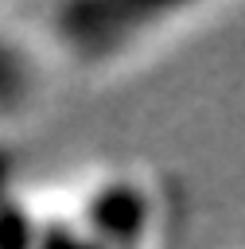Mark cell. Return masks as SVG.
Listing matches in <instances>:
<instances>
[{
    "instance_id": "7a4b0ae2",
    "label": "cell",
    "mask_w": 245,
    "mask_h": 249,
    "mask_svg": "<svg viewBox=\"0 0 245 249\" xmlns=\"http://www.w3.org/2000/svg\"><path fill=\"white\" fill-rule=\"evenodd\" d=\"M175 12L179 8H156V4H58L51 8V35L78 62L97 66L121 54L148 23H159L163 16Z\"/></svg>"
},
{
    "instance_id": "277c9868",
    "label": "cell",
    "mask_w": 245,
    "mask_h": 249,
    "mask_svg": "<svg viewBox=\"0 0 245 249\" xmlns=\"http://www.w3.org/2000/svg\"><path fill=\"white\" fill-rule=\"evenodd\" d=\"M12 191H16V187H12V152L0 144V202H4Z\"/></svg>"
},
{
    "instance_id": "6da1fadb",
    "label": "cell",
    "mask_w": 245,
    "mask_h": 249,
    "mask_svg": "<svg viewBox=\"0 0 245 249\" xmlns=\"http://www.w3.org/2000/svg\"><path fill=\"white\" fill-rule=\"evenodd\" d=\"M58 206L105 249H144L156 226V198L132 175H93Z\"/></svg>"
},
{
    "instance_id": "3957f363",
    "label": "cell",
    "mask_w": 245,
    "mask_h": 249,
    "mask_svg": "<svg viewBox=\"0 0 245 249\" xmlns=\"http://www.w3.org/2000/svg\"><path fill=\"white\" fill-rule=\"evenodd\" d=\"M27 97V70L19 66V54L0 39V117L16 113Z\"/></svg>"
}]
</instances>
